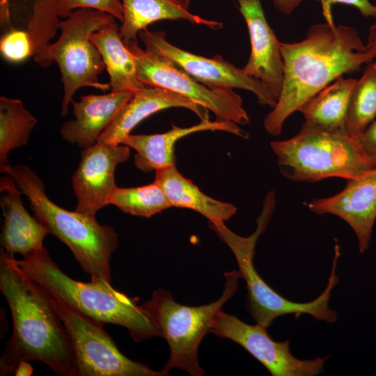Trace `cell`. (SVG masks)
Wrapping results in <instances>:
<instances>
[{"label":"cell","instance_id":"cell-1","mask_svg":"<svg viewBox=\"0 0 376 376\" xmlns=\"http://www.w3.org/2000/svg\"><path fill=\"white\" fill-rule=\"evenodd\" d=\"M280 47L282 91L263 123L273 136L281 134L286 119L310 98L339 77L359 71L376 55L374 46L365 45L354 28L336 25L332 19L312 25L299 42H280Z\"/></svg>","mask_w":376,"mask_h":376},{"label":"cell","instance_id":"cell-2","mask_svg":"<svg viewBox=\"0 0 376 376\" xmlns=\"http://www.w3.org/2000/svg\"><path fill=\"white\" fill-rule=\"evenodd\" d=\"M0 290L13 319V333L0 358V375H12L22 361L37 360L60 376H76L68 331L45 292L2 249Z\"/></svg>","mask_w":376,"mask_h":376},{"label":"cell","instance_id":"cell-3","mask_svg":"<svg viewBox=\"0 0 376 376\" xmlns=\"http://www.w3.org/2000/svg\"><path fill=\"white\" fill-rule=\"evenodd\" d=\"M17 264L25 275L44 291L85 316L104 325L125 327L136 342L162 334L136 301L103 280L89 283L66 275L43 246Z\"/></svg>","mask_w":376,"mask_h":376},{"label":"cell","instance_id":"cell-4","mask_svg":"<svg viewBox=\"0 0 376 376\" xmlns=\"http://www.w3.org/2000/svg\"><path fill=\"white\" fill-rule=\"evenodd\" d=\"M6 173L26 196L36 219L68 247L91 280L111 283L110 260L118 244L115 230L100 224L95 217L65 210L52 202L42 180L29 166H11Z\"/></svg>","mask_w":376,"mask_h":376},{"label":"cell","instance_id":"cell-5","mask_svg":"<svg viewBox=\"0 0 376 376\" xmlns=\"http://www.w3.org/2000/svg\"><path fill=\"white\" fill-rule=\"evenodd\" d=\"M224 276L223 293L210 304L198 306L180 304L170 292L159 288L153 292L149 301L139 305L169 344L170 357L162 368L166 373L179 368L191 376L204 375L198 360L200 343L206 334L210 333L224 304L237 292L241 279L236 270L225 272Z\"/></svg>","mask_w":376,"mask_h":376},{"label":"cell","instance_id":"cell-6","mask_svg":"<svg viewBox=\"0 0 376 376\" xmlns=\"http://www.w3.org/2000/svg\"><path fill=\"white\" fill-rule=\"evenodd\" d=\"M270 217L262 212L257 219V228L248 237L231 231L224 222H209V227L233 252L238 265V273L246 282V308L256 323L268 328L274 320L281 315L308 314L318 320L333 323L337 313L329 306L333 288L339 281L336 274L339 253L336 252L327 285L316 299L308 302H295L285 299L272 288L259 275L253 265L256 245L258 237L264 233Z\"/></svg>","mask_w":376,"mask_h":376},{"label":"cell","instance_id":"cell-7","mask_svg":"<svg viewBox=\"0 0 376 376\" xmlns=\"http://www.w3.org/2000/svg\"><path fill=\"white\" fill-rule=\"evenodd\" d=\"M271 148L281 173L287 178L315 182L329 178H354L373 169L354 139L301 127L285 140L274 141Z\"/></svg>","mask_w":376,"mask_h":376},{"label":"cell","instance_id":"cell-8","mask_svg":"<svg viewBox=\"0 0 376 376\" xmlns=\"http://www.w3.org/2000/svg\"><path fill=\"white\" fill-rule=\"evenodd\" d=\"M116 19L112 15L95 9L80 8L72 11L58 22L61 30L58 39L39 55L33 57L40 66L46 68L57 63L63 85L61 116H65L75 93L82 87L102 91L110 84L102 83L100 75L106 69L102 57L91 40V36L104 25Z\"/></svg>","mask_w":376,"mask_h":376},{"label":"cell","instance_id":"cell-9","mask_svg":"<svg viewBox=\"0 0 376 376\" xmlns=\"http://www.w3.org/2000/svg\"><path fill=\"white\" fill-rule=\"evenodd\" d=\"M44 292L62 320L70 338L76 376L168 375L163 370H154L145 363L127 358L121 353L113 339L104 331V325L74 310L49 293Z\"/></svg>","mask_w":376,"mask_h":376},{"label":"cell","instance_id":"cell-10","mask_svg":"<svg viewBox=\"0 0 376 376\" xmlns=\"http://www.w3.org/2000/svg\"><path fill=\"white\" fill-rule=\"evenodd\" d=\"M125 46L134 58L137 77L144 85L175 92L212 111L217 120L239 125L249 123L242 99L233 89L212 88L198 81L172 62L141 49L137 41Z\"/></svg>","mask_w":376,"mask_h":376},{"label":"cell","instance_id":"cell-11","mask_svg":"<svg viewBox=\"0 0 376 376\" xmlns=\"http://www.w3.org/2000/svg\"><path fill=\"white\" fill-rule=\"evenodd\" d=\"M146 50L167 59L198 81L212 88H240L253 93L258 103L274 108L276 99L258 79L247 75L219 55L206 58L182 49L166 39L164 31H141Z\"/></svg>","mask_w":376,"mask_h":376},{"label":"cell","instance_id":"cell-12","mask_svg":"<svg viewBox=\"0 0 376 376\" xmlns=\"http://www.w3.org/2000/svg\"><path fill=\"white\" fill-rule=\"evenodd\" d=\"M267 327L245 323L221 311L210 333L230 339L249 352L260 362L272 376H314L324 372V364L329 356L301 360L293 356L290 341H275L269 336Z\"/></svg>","mask_w":376,"mask_h":376},{"label":"cell","instance_id":"cell-13","mask_svg":"<svg viewBox=\"0 0 376 376\" xmlns=\"http://www.w3.org/2000/svg\"><path fill=\"white\" fill-rule=\"evenodd\" d=\"M130 148L123 143L97 142L83 149L72 183L77 205L75 210L95 217L97 211L109 205V198L117 187L115 171L117 166L126 162Z\"/></svg>","mask_w":376,"mask_h":376},{"label":"cell","instance_id":"cell-14","mask_svg":"<svg viewBox=\"0 0 376 376\" xmlns=\"http://www.w3.org/2000/svg\"><path fill=\"white\" fill-rule=\"evenodd\" d=\"M308 207L315 214H331L343 219L357 235L359 253H364L376 220V167L347 180L339 193L311 200Z\"/></svg>","mask_w":376,"mask_h":376},{"label":"cell","instance_id":"cell-15","mask_svg":"<svg viewBox=\"0 0 376 376\" xmlns=\"http://www.w3.org/2000/svg\"><path fill=\"white\" fill-rule=\"evenodd\" d=\"M248 28L251 54L244 72L260 81L276 100L283 87L284 65L280 42L267 22L260 0H238Z\"/></svg>","mask_w":376,"mask_h":376},{"label":"cell","instance_id":"cell-16","mask_svg":"<svg viewBox=\"0 0 376 376\" xmlns=\"http://www.w3.org/2000/svg\"><path fill=\"white\" fill-rule=\"evenodd\" d=\"M0 206L3 221L1 226V249L10 256L23 257L43 247L48 230L31 217L21 199L22 191L8 173L0 180Z\"/></svg>","mask_w":376,"mask_h":376},{"label":"cell","instance_id":"cell-17","mask_svg":"<svg viewBox=\"0 0 376 376\" xmlns=\"http://www.w3.org/2000/svg\"><path fill=\"white\" fill-rule=\"evenodd\" d=\"M203 131H223L246 139L248 133L230 121L209 120L188 127L173 125L169 131L154 134H129L122 142L136 151L135 166L143 172H151L175 165L176 142L187 135Z\"/></svg>","mask_w":376,"mask_h":376},{"label":"cell","instance_id":"cell-18","mask_svg":"<svg viewBox=\"0 0 376 376\" xmlns=\"http://www.w3.org/2000/svg\"><path fill=\"white\" fill-rule=\"evenodd\" d=\"M173 107L187 109L201 120H209L208 110L190 100L167 89L146 86L134 93L97 142L120 144L143 120L157 111Z\"/></svg>","mask_w":376,"mask_h":376},{"label":"cell","instance_id":"cell-19","mask_svg":"<svg viewBox=\"0 0 376 376\" xmlns=\"http://www.w3.org/2000/svg\"><path fill=\"white\" fill-rule=\"evenodd\" d=\"M133 95L130 91H111L72 100L75 118L61 126L62 139L82 149L93 146Z\"/></svg>","mask_w":376,"mask_h":376},{"label":"cell","instance_id":"cell-20","mask_svg":"<svg viewBox=\"0 0 376 376\" xmlns=\"http://www.w3.org/2000/svg\"><path fill=\"white\" fill-rule=\"evenodd\" d=\"M121 2L123 19L119 33L125 45L132 41H137L141 31L160 20L185 19L213 30L222 27L219 22L207 19L190 13V0H122Z\"/></svg>","mask_w":376,"mask_h":376},{"label":"cell","instance_id":"cell-21","mask_svg":"<svg viewBox=\"0 0 376 376\" xmlns=\"http://www.w3.org/2000/svg\"><path fill=\"white\" fill-rule=\"evenodd\" d=\"M357 79L339 77L310 98L299 109L303 127L327 133L347 134L350 98Z\"/></svg>","mask_w":376,"mask_h":376},{"label":"cell","instance_id":"cell-22","mask_svg":"<svg viewBox=\"0 0 376 376\" xmlns=\"http://www.w3.org/2000/svg\"><path fill=\"white\" fill-rule=\"evenodd\" d=\"M155 181L161 187L172 207L194 210L209 222H224L237 212L232 203L212 198L184 177L176 165L155 171Z\"/></svg>","mask_w":376,"mask_h":376},{"label":"cell","instance_id":"cell-23","mask_svg":"<svg viewBox=\"0 0 376 376\" xmlns=\"http://www.w3.org/2000/svg\"><path fill=\"white\" fill-rule=\"evenodd\" d=\"M119 29L114 20L93 33L90 38L102 57L109 75L111 91L135 93L146 85L137 77L134 58L123 42Z\"/></svg>","mask_w":376,"mask_h":376},{"label":"cell","instance_id":"cell-24","mask_svg":"<svg viewBox=\"0 0 376 376\" xmlns=\"http://www.w3.org/2000/svg\"><path fill=\"white\" fill-rule=\"evenodd\" d=\"M37 119L19 99L0 97V171L6 173L11 166L10 150L27 144Z\"/></svg>","mask_w":376,"mask_h":376},{"label":"cell","instance_id":"cell-25","mask_svg":"<svg viewBox=\"0 0 376 376\" xmlns=\"http://www.w3.org/2000/svg\"><path fill=\"white\" fill-rule=\"evenodd\" d=\"M376 118V59L366 67L351 93L347 117L348 135L358 138Z\"/></svg>","mask_w":376,"mask_h":376},{"label":"cell","instance_id":"cell-26","mask_svg":"<svg viewBox=\"0 0 376 376\" xmlns=\"http://www.w3.org/2000/svg\"><path fill=\"white\" fill-rule=\"evenodd\" d=\"M109 205H116L122 212L133 216L151 217L171 207L161 187L152 183L136 187H117L109 198Z\"/></svg>","mask_w":376,"mask_h":376},{"label":"cell","instance_id":"cell-27","mask_svg":"<svg viewBox=\"0 0 376 376\" xmlns=\"http://www.w3.org/2000/svg\"><path fill=\"white\" fill-rule=\"evenodd\" d=\"M61 0H34L33 13L28 25L33 47V57L49 45L58 29Z\"/></svg>","mask_w":376,"mask_h":376},{"label":"cell","instance_id":"cell-28","mask_svg":"<svg viewBox=\"0 0 376 376\" xmlns=\"http://www.w3.org/2000/svg\"><path fill=\"white\" fill-rule=\"evenodd\" d=\"M0 50L8 61L19 62L33 56V47L28 31L8 30L1 39Z\"/></svg>","mask_w":376,"mask_h":376},{"label":"cell","instance_id":"cell-29","mask_svg":"<svg viewBox=\"0 0 376 376\" xmlns=\"http://www.w3.org/2000/svg\"><path fill=\"white\" fill-rule=\"evenodd\" d=\"M91 8L107 13L122 22L123 9L120 0H61L59 17H67L72 11Z\"/></svg>","mask_w":376,"mask_h":376},{"label":"cell","instance_id":"cell-30","mask_svg":"<svg viewBox=\"0 0 376 376\" xmlns=\"http://www.w3.org/2000/svg\"><path fill=\"white\" fill-rule=\"evenodd\" d=\"M361 152L370 165L376 167V118L365 131L354 139Z\"/></svg>","mask_w":376,"mask_h":376},{"label":"cell","instance_id":"cell-31","mask_svg":"<svg viewBox=\"0 0 376 376\" xmlns=\"http://www.w3.org/2000/svg\"><path fill=\"white\" fill-rule=\"evenodd\" d=\"M320 1L323 7L324 15L326 19L332 17L330 6L332 4L342 3L355 7L360 13L366 17H376L375 6L372 5L369 0H315Z\"/></svg>","mask_w":376,"mask_h":376},{"label":"cell","instance_id":"cell-32","mask_svg":"<svg viewBox=\"0 0 376 376\" xmlns=\"http://www.w3.org/2000/svg\"><path fill=\"white\" fill-rule=\"evenodd\" d=\"M303 0H272L274 6L281 13L291 14Z\"/></svg>","mask_w":376,"mask_h":376},{"label":"cell","instance_id":"cell-33","mask_svg":"<svg viewBox=\"0 0 376 376\" xmlns=\"http://www.w3.org/2000/svg\"><path fill=\"white\" fill-rule=\"evenodd\" d=\"M33 374V368L28 361H22L17 366L15 375L16 376H30Z\"/></svg>","mask_w":376,"mask_h":376},{"label":"cell","instance_id":"cell-34","mask_svg":"<svg viewBox=\"0 0 376 376\" xmlns=\"http://www.w3.org/2000/svg\"><path fill=\"white\" fill-rule=\"evenodd\" d=\"M368 42L373 45L376 49V23L370 28ZM375 59H376V55Z\"/></svg>","mask_w":376,"mask_h":376},{"label":"cell","instance_id":"cell-35","mask_svg":"<svg viewBox=\"0 0 376 376\" xmlns=\"http://www.w3.org/2000/svg\"><path fill=\"white\" fill-rule=\"evenodd\" d=\"M375 10H376V6H375Z\"/></svg>","mask_w":376,"mask_h":376},{"label":"cell","instance_id":"cell-36","mask_svg":"<svg viewBox=\"0 0 376 376\" xmlns=\"http://www.w3.org/2000/svg\"><path fill=\"white\" fill-rule=\"evenodd\" d=\"M237 1H238V0H237Z\"/></svg>","mask_w":376,"mask_h":376}]
</instances>
